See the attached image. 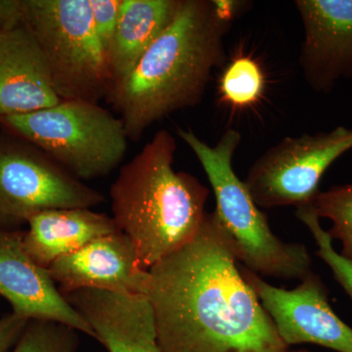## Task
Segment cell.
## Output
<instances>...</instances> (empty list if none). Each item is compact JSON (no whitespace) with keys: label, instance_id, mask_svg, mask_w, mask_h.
I'll list each match as a JSON object with an SVG mask.
<instances>
[{"label":"cell","instance_id":"obj_1","mask_svg":"<svg viewBox=\"0 0 352 352\" xmlns=\"http://www.w3.org/2000/svg\"><path fill=\"white\" fill-rule=\"evenodd\" d=\"M217 214L149 270L147 296L163 352H289L245 281Z\"/></svg>","mask_w":352,"mask_h":352},{"label":"cell","instance_id":"obj_2","mask_svg":"<svg viewBox=\"0 0 352 352\" xmlns=\"http://www.w3.org/2000/svg\"><path fill=\"white\" fill-rule=\"evenodd\" d=\"M237 2L183 0L175 20L148 48L106 100L138 141L155 122L196 107L215 68L226 61L224 38Z\"/></svg>","mask_w":352,"mask_h":352},{"label":"cell","instance_id":"obj_3","mask_svg":"<svg viewBox=\"0 0 352 352\" xmlns=\"http://www.w3.org/2000/svg\"><path fill=\"white\" fill-rule=\"evenodd\" d=\"M176 140L161 129L120 168L110 189L113 219L131 240L143 270L191 242L205 219L210 191L173 168Z\"/></svg>","mask_w":352,"mask_h":352},{"label":"cell","instance_id":"obj_4","mask_svg":"<svg viewBox=\"0 0 352 352\" xmlns=\"http://www.w3.org/2000/svg\"><path fill=\"white\" fill-rule=\"evenodd\" d=\"M177 134L207 173L217 201L214 212L236 259L258 275L300 281L307 276L312 270L307 247L285 243L272 232L265 214L233 170V157L242 139L239 131L224 132L214 146L191 129H178Z\"/></svg>","mask_w":352,"mask_h":352},{"label":"cell","instance_id":"obj_5","mask_svg":"<svg viewBox=\"0 0 352 352\" xmlns=\"http://www.w3.org/2000/svg\"><path fill=\"white\" fill-rule=\"evenodd\" d=\"M0 126L82 182L112 173L129 140L119 117L89 101L61 100L36 112L1 117Z\"/></svg>","mask_w":352,"mask_h":352},{"label":"cell","instance_id":"obj_6","mask_svg":"<svg viewBox=\"0 0 352 352\" xmlns=\"http://www.w3.org/2000/svg\"><path fill=\"white\" fill-rule=\"evenodd\" d=\"M22 24L43 51L61 100L99 103L113 85L90 0H22Z\"/></svg>","mask_w":352,"mask_h":352},{"label":"cell","instance_id":"obj_7","mask_svg":"<svg viewBox=\"0 0 352 352\" xmlns=\"http://www.w3.org/2000/svg\"><path fill=\"white\" fill-rule=\"evenodd\" d=\"M105 201L36 146L0 134V228L28 223L44 210L91 208Z\"/></svg>","mask_w":352,"mask_h":352},{"label":"cell","instance_id":"obj_8","mask_svg":"<svg viewBox=\"0 0 352 352\" xmlns=\"http://www.w3.org/2000/svg\"><path fill=\"white\" fill-rule=\"evenodd\" d=\"M352 149V129L282 139L252 164L244 182L261 208L311 205L324 173Z\"/></svg>","mask_w":352,"mask_h":352},{"label":"cell","instance_id":"obj_9","mask_svg":"<svg viewBox=\"0 0 352 352\" xmlns=\"http://www.w3.org/2000/svg\"><path fill=\"white\" fill-rule=\"evenodd\" d=\"M245 281L274 322L280 338L289 347L311 344L337 352H352V328L331 307L321 278L310 272L296 288H277L244 268Z\"/></svg>","mask_w":352,"mask_h":352},{"label":"cell","instance_id":"obj_10","mask_svg":"<svg viewBox=\"0 0 352 352\" xmlns=\"http://www.w3.org/2000/svg\"><path fill=\"white\" fill-rule=\"evenodd\" d=\"M303 39L300 66L314 91L352 80V0H296Z\"/></svg>","mask_w":352,"mask_h":352},{"label":"cell","instance_id":"obj_11","mask_svg":"<svg viewBox=\"0 0 352 352\" xmlns=\"http://www.w3.org/2000/svg\"><path fill=\"white\" fill-rule=\"evenodd\" d=\"M24 232L0 228V296L25 320L58 322L95 339L82 315L62 295L46 268L24 248Z\"/></svg>","mask_w":352,"mask_h":352},{"label":"cell","instance_id":"obj_12","mask_svg":"<svg viewBox=\"0 0 352 352\" xmlns=\"http://www.w3.org/2000/svg\"><path fill=\"white\" fill-rule=\"evenodd\" d=\"M62 295L91 289L122 295L147 296L149 270L139 265L135 248L117 232L88 243L47 268Z\"/></svg>","mask_w":352,"mask_h":352},{"label":"cell","instance_id":"obj_13","mask_svg":"<svg viewBox=\"0 0 352 352\" xmlns=\"http://www.w3.org/2000/svg\"><path fill=\"white\" fill-rule=\"evenodd\" d=\"M108 352H163L147 296L82 289L65 294Z\"/></svg>","mask_w":352,"mask_h":352},{"label":"cell","instance_id":"obj_14","mask_svg":"<svg viewBox=\"0 0 352 352\" xmlns=\"http://www.w3.org/2000/svg\"><path fill=\"white\" fill-rule=\"evenodd\" d=\"M60 101L43 51L21 23L0 41V118L36 112Z\"/></svg>","mask_w":352,"mask_h":352},{"label":"cell","instance_id":"obj_15","mask_svg":"<svg viewBox=\"0 0 352 352\" xmlns=\"http://www.w3.org/2000/svg\"><path fill=\"white\" fill-rule=\"evenodd\" d=\"M24 248L34 263L48 267L92 241L120 232L113 217L91 208L44 210L28 220Z\"/></svg>","mask_w":352,"mask_h":352},{"label":"cell","instance_id":"obj_16","mask_svg":"<svg viewBox=\"0 0 352 352\" xmlns=\"http://www.w3.org/2000/svg\"><path fill=\"white\" fill-rule=\"evenodd\" d=\"M183 0H120L109 65L113 85L126 78L175 20ZM113 87V85H112Z\"/></svg>","mask_w":352,"mask_h":352},{"label":"cell","instance_id":"obj_17","mask_svg":"<svg viewBox=\"0 0 352 352\" xmlns=\"http://www.w3.org/2000/svg\"><path fill=\"white\" fill-rule=\"evenodd\" d=\"M310 206L319 219L332 221L327 232L342 242L340 254L352 263V183L319 192Z\"/></svg>","mask_w":352,"mask_h":352},{"label":"cell","instance_id":"obj_18","mask_svg":"<svg viewBox=\"0 0 352 352\" xmlns=\"http://www.w3.org/2000/svg\"><path fill=\"white\" fill-rule=\"evenodd\" d=\"M264 87V78L256 60L241 56L229 64L221 80L220 92L234 107H245L258 100Z\"/></svg>","mask_w":352,"mask_h":352},{"label":"cell","instance_id":"obj_19","mask_svg":"<svg viewBox=\"0 0 352 352\" xmlns=\"http://www.w3.org/2000/svg\"><path fill=\"white\" fill-rule=\"evenodd\" d=\"M78 331L46 320H30L12 352H76Z\"/></svg>","mask_w":352,"mask_h":352},{"label":"cell","instance_id":"obj_20","mask_svg":"<svg viewBox=\"0 0 352 352\" xmlns=\"http://www.w3.org/2000/svg\"><path fill=\"white\" fill-rule=\"evenodd\" d=\"M296 217L309 229L316 242V254L332 270L336 281L342 287L352 300V263L338 254L333 247V239L327 231L322 228L320 219L315 214L311 206L296 208Z\"/></svg>","mask_w":352,"mask_h":352},{"label":"cell","instance_id":"obj_21","mask_svg":"<svg viewBox=\"0 0 352 352\" xmlns=\"http://www.w3.org/2000/svg\"><path fill=\"white\" fill-rule=\"evenodd\" d=\"M120 4V0H90L95 34L108 60L117 32Z\"/></svg>","mask_w":352,"mask_h":352},{"label":"cell","instance_id":"obj_22","mask_svg":"<svg viewBox=\"0 0 352 352\" xmlns=\"http://www.w3.org/2000/svg\"><path fill=\"white\" fill-rule=\"evenodd\" d=\"M28 322L13 312L0 319V352H9L14 349Z\"/></svg>","mask_w":352,"mask_h":352},{"label":"cell","instance_id":"obj_23","mask_svg":"<svg viewBox=\"0 0 352 352\" xmlns=\"http://www.w3.org/2000/svg\"><path fill=\"white\" fill-rule=\"evenodd\" d=\"M22 23V0H0V34Z\"/></svg>","mask_w":352,"mask_h":352},{"label":"cell","instance_id":"obj_24","mask_svg":"<svg viewBox=\"0 0 352 352\" xmlns=\"http://www.w3.org/2000/svg\"><path fill=\"white\" fill-rule=\"evenodd\" d=\"M2 36H3V34H0V41H1Z\"/></svg>","mask_w":352,"mask_h":352},{"label":"cell","instance_id":"obj_25","mask_svg":"<svg viewBox=\"0 0 352 352\" xmlns=\"http://www.w3.org/2000/svg\"><path fill=\"white\" fill-rule=\"evenodd\" d=\"M289 352H300V351H289Z\"/></svg>","mask_w":352,"mask_h":352},{"label":"cell","instance_id":"obj_26","mask_svg":"<svg viewBox=\"0 0 352 352\" xmlns=\"http://www.w3.org/2000/svg\"><path fill=\"white\" fill-rule=\"evenodd\" d=\"M300 352H310V351H300Z\"/></svg>","mask_w":352,"mask_h":352}]
</instances>
